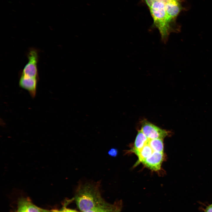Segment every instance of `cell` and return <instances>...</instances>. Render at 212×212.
Instances as JSON below:
<instances>
[{
	"label": "cell",
	"mask_w": 212,
	"mask_h": 212,
	"mask_svg": "<svg viewBox=\"0 0 212 212\" xmlns=\"http://www.w3.org/2000/svg\"><path fill=\"white\" fill-rule=\"evenodd\" d=\"M141 130L149 140L155 139H163L170 133L145 120L142 122Z\"/></svg>",
	"instance_id": "3957f363"
},
{
	"label": "cell",
	"mask_w": 212,
	"mask_h": 212,
	"mask_svg": "<svg viewBox=\"0 0 212 212\" xmlns=\"http://www.w3.org/2000/svg\"><path fill=\"white\" fill-rule=\"evenodd\" d=\"M43 211L44 212H55L53 210H52L51 211H48V210L43 209Z\"/></svg>",
	"instance_id": "e0dca14e"
},
{
	"label": "cell",
	"mask_w": 212,
	"mask_h": 212,
	"mask_svg": "<svg viewBox=\"0 0 212 212\" xmlns=\"http://www.w3.org/2000/svg\"><path fill=\"white\" fill-rule=\"evenodd\" d=\"M148 144L153 151L163 153L164 145L163 139L149 140Z\"/></svg>",
	"instance_id": "7c38bea8"
},
{
	"label": "cell",
	"mask_w": 212,
	"mask_h": 212,
	"mask_svg": "<svg viewBox=\"0 0 212 212\" xmlns=\"http://www.w3.org/2000/svg\"><path fill=\"white\" fill-rule=\"evenodd\" d=\"M153 151L148 143L141 150L135 154L137 156L138 160L136 165L140 163H142L146 159L149 157L153 153Z\"/></svg>",
	"instance_id": "30bf717a"
},
{
	"label": "cell",
	"mask_w": 212,
	"mask_h": 212,
	"mask_svg": "<svg viewBox=\"0 0 212 212\" xmlns=\"http://www.w3.org/2000/svg\"><path fill=\"white\" fill-rule=\"evenodd\" d=\"M117 150L115 148L110 149L108 151V154L109 155L112 157H115L117 155Z\"/></svg>",
	"instance_id": "5bb4252c"
},
{
	"label": "cell",
	"mask_w": 212,
	"mask_h": 212,
	"mask_svg": "<svg viewBox=\"0 0 212 212\" xmlns=\"http://www.w3.org/2000/svg\"><path fill=\"white\" fill-rule=\"evenodd\" d=\"M99 185V183L80 184L75 200L81 211H86L106 203L101 196Z\"/></svg>",
	"instance_id": "6da1fadb"
},
{
	"label": "cell",
	"mask_w": 212,
	"mask_h": 212,
	"mask_svg": "<svg viewBox=\"0 0 212 212\" xmlns=\"http://www.w3.org/2000/svg\"><path fill=\"white\" fill-rule=\"evenodd\" d=\"M149 8L153 20V26L158 30L162 41L165 43L170 34L178 31L179 29L174 27L173 23L168 19L164 2L156 1Z\"/></svg>",
	"instance_id": "7a4b0ae2"
},
{
	"label": "cell",
	"mask_w": 212,
	"mask_h": 212,
	"mask_svg": "<svg viewBox=\"0 0 212 212\" xmlns=\"http://www.w3.org/2000/svg\"><path fill=\"white\" fill-rule=\"evenodd\" d=\"M173 0L175 1H178L180 2V1H181L182 0Z\"/></svg>",
	"instance_id": "d6986e66"
},
{
	"label": "cell",
	"mask_w": 212,
	"mask_h": 212,
	"mask_svg": "<svg viewBox=\"0 0 212 212\" xmlns=\"http://www.w3.org/2000/svg\"><path fill=\"white\" fill-rule=\"evenodd\" d=\"M203 210L204 212H212V203L206 206Z\"/></svg>",
	"instance_id": "2e32d148"
},
{
	"label": "cell",
	"mask_w": 212,
	"mask_h": 212,
	"mask_svg": "<svg viewBox=\"0 0 212 212\" xmlns=\"http://www.w3.org/2000/svg\"><path fill=\"white\" fill-rule=\"evenodd\" d=\"M163 153L153 151L142 163L146 167L154 171L160 170L164 160Z\"/></svg>",
	"instance_id": "5b68a950"
},
{
	"label": "cell",
	"mask_w": 212,
	"mask_h": 212,
	"mask_svg": "<svg viewBox=\"0 0 212 212\" xmlns=\"http://www.w3.org/2000/svg\"><path fill=\"white\" fill-rule=\"evenodd\" d=\"M28 62L24 67L21 75L29 77L38 78L37 51L33 49H30L28 54Z\"/></svg>",
	"instance_id": "277c9868"
},
{
	"label": "cell",
	"mask_w": 212,
	"mask_h": 212,
	"mask_svg": "<svg viewBox=\"0 0 212 212\" xmlns=\"http://www.w3.org/2000/svg\"><path fill=\"white\" fill-rule=\"evenodd\" d=\"M119 207L114 205H110L106 203L83 212H114Z\"/></svg>",
	"instance_id": "8fae6325"
},
{
	"label": "cell",
	"mask_w": 212,
	"mask_h": 212,
	"mask_svg": "<svg viewBox=\"0 0 212 212\" xmlns=\"http://www.w3.org/2000/svg\"><path fill=\"white\" fill-rule=\"evenodd\" d=\"M120 207L117 209L114 212H120Z\"/></svg>",
	"instance_id": "ac0fdd59"
},
{
	"label": "cell",
	"mask_w": 212,
	"mask_h": 212,
	"mask_svg": "<svg viewBox=\"0 0 212 212\" xmlns=\"http://www.w3.org/2000/svg\"><path fill=\"white\" fill-rule=\"evenodd\" d=\"M166 15L169 20L173 23L181 10L180 2L173 0H170L165 4Z\"/></svg>",
	"instance_id": "52a82bcc"
},
{
	"label": "cell",
	"mask_w": 212,
	"mask_h": 212,
	"mask_svg": "<svg viewBox=\"0 0 212 212\" xmlns=\"http://www.w3.org/2000/svg\"><path fill=\"white\" fill-rule=\"evenodd\" d=\"M147 4L150 7L152 4L156 1H160L163 2L165 4L168 2L170 0H145Z\"/></svg>",
	"instance_id": "4fadbf2b"
},
{
	"label": "cell",
	"mask_w": 212,
	"mask_h": 212,
	"mask_svg": "<svg viewBox=\"0 0 212 212\" xmlns=\"http://www.w3.org/2000/svg\"><path fill=\"white\" fill-rule=\"evenodd\" d=\"M55 212H78L76 211L64 207L61 210H53Z\"/></svg>",
	"instance_id": "9a60e30c"
},
{
	"label": "cell",
	"mask_w": 212,
	"mask_h": 212,
	"mask_svg": "<svg viewBox=\"0 0 212 212\" xmlns=\"http://www.w3.org/2000/svg\"><path fill=\"white\" fill-rule=\"evenodd\" d=\"M149 140L141 130H139L131 151L136 154L148 143Z\"/></svg>",
	"instance_id": "9c48e42d"
},
{
	"label": "cell",
	"mask_w": 212,
	"mask_h": 212,
	"mask_svg": "<svg viewBox=\"0 0 212 212\" xmlns=\"http://www.w3.org/2000/svg\"><path fill=\"white\" fill-rule=\"evenodd\" d=\"M38 78L21 75L19 85L21 88L27 90L32 98L35 97L37 92Z\"/></svg>",
	"instance_id": "8992f818"
},
{
	"label": "cell",
	"mask_w": 212,
	"mask_h": 212,
	"mask_svg": "<svg viewBox=\"0 0 212 212\" xmlns=\"http://www.w3.org/2000/svg\"><path fill=\"white\" fill-rule=\"evenodd\" d=\"M17 212H44L43 209L33 204L30 201L23 198L19 201Z\"/></svg>",
	"instance_id": "ba28073f"
}]
</instances>
